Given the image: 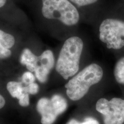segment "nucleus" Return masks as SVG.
<instances>
[{
    "mask_svg": "<svg viewBox=\"0 0 124 124\" xmlns=\"http://www.w3.org/2000/svg\"><path fill=\"white\" fill-rule=\"evenodd\" d=\"M83 48V41L78 36L71 37L64 42L56 64V70L64 79L78 71Z\"/></svg>",
    "mask_w": 124,
    "mask_h": 124,
    "instance_id": "1",
    "label": "nucleus"
},
{
    "mask_svg": "<svg viewBox=\"0 0 124 124\" xmlns=\"http://www.w3.org/2000/svg\"><path fill=\"white\" fill-rule=\"evenodd\" d=\"M103 72L101 67L95 63L87 66L65 85L67 95L70 100L78 101L89 91L90 87L102 79Z\"/></svg>",
    "mask_w": 124,
    "mask_h": 124,
    "instance_id": "2",
    "label": "nucleus"
},
{
    "mask_svg": "<svg viewBox=\"0 0 124 124\" xmlns=\"http://www.w3.org/2000/svg\"><path fill=\"white\" fill-rule=\"evenodd\" d=\"M42 15L49 20H56L67 26L75 25L79 20L77 9L70 0H42Z\"/></svg>",
    "mask_w": 124,
    "mask_h": 124,
    "instance_id": "3",
    "label": "nucleus"
},
{
    "mask_svg": "<svg viewBox=\"0 0 124 124\" xmlns=\"http://www.w3.org/2000/svg\"><path fill=\"white\" fill-rule=\"evenodd\" d=\"M100 39L108 49H120L124 46V21L106 18L100 25Z\"/></svg>",
    "mask_w": 124,
    "mask_h": 124,
    "instance_id": "4",
    "label": "nucleus"
},
{
    "mask_svg": "<svg viewBox=\"0 0 124 124\" xmlns=\"http://www.w3.org/2000/svg\"><path fill=\"white\" fill-rule=\"evenodd\" d=\"M96 110L103 116L104 124H122L124 122V100L113 98L108 101L101 98Z\"/></svg>",
    "mask_w": 124,
    "mask_h": 124,
    "instance_id": "5",
    "label": "nucleus"
},
{
    "mask_svg": "<svg viewBox=\"0 0 124 124\" xmlns=\"http://www.w3.org/2000/svg\"><path fill=\"white\" fill-rule=\"evenodd\" d=\"M38 66L35 71V77L39 81L46 82L48 75L55 64V59L52 51L46 50L39 56Z\"/></svg>",
    "mask_w": 124,
    "mask_h": 124,
    "instance_id": "6",
    "label": "nucleus"
},
{
    "mask_svg": "<svg viewBox=\"0 0 124 124\" xmlns=\"http://www.w3.org/2000/svg\"><path fill=\"white\" fill-rule=\"evenodd\" d=\"M37 110L41 114L42 124H52L59 116L51 99L42 98L39 101L36 106Z\"/></svg>",
    "mask_w": 124,
    "mask_h": 124,
    "instance_id": "7",
    "label": "nucleus"
},
{
    "mask_svg": "<svg viewBox=\"0 0 124 124\" xmlns=\"http://www.w3.org/2000/svg\"><path fill=\"white\" fill-rule=\"evenodd\" d=\"M39 56L28 48H25L23 51L20 57V63L27 67V69L31 72H35L38 66Z\"/></svg>",
    "mask_w": 124,
    "mask_h": 124,
    "instance_id": "8",
    "label": "nucleus"
},
{
    "mask_svg": "<svg viewBox=\"0 0 124 124\" xmlns=\"http://www.w3.org/2000/svg\"><path fill=\"white\" fill-rule=\"evenodd\" d=\"M24 87L20 82L12 81L8 83L7 88L12 97L16 98L18 100L24 93Z\"/></svg>",
    "mask_w": 124,
    "mask_h": 124,
    "instance_id": "9",
    "label": "nucleus"
},
{
    "mask_svg": "<svg viewBox=\"0 0 124 124\" xmlns=\"http://www.w3.org/2000/svg\"><path fill=\"white\" fill-rule=\"evenodd\" d=\"M51 101L59 115L62 114L67 108V102L64 98L59 94H55L51 98Z\"/></svg>",
    "mask_w": 124,
    "mask_h": 124,
    "instance_id": "10",
    "label": "nucleus"
},
{
    "mask_svg": "<svg viewBox=\"0 0 124 124\" xmlns=\"http://www.w3.org/2000/svg\"><path fill=\"white\" fill-rule=\"evenodd\" d=\"M114 75L118 83L124 85V57L119 59L116 63Z\"/></svg>",
    "mask_w": 124,
    "mask_h": 124,
    "instance_id": "11",
    "label": "nucleus"
},
{
    "mask_svg": "<svg viewBox=\"0 0 124 124\" xmlns=\"http://www.w3.org/2000/svg\"><path fill=\"white\" fill-rule=\"evenodd\" d=\"M0 43L5 48L10 49L15 44V39L13 35L0 29Z\"/></svg>",
    "mask_w": 124,
    "mask_h": 124,
    "instance_id": "12",
    "label": "nucleus"
},
{
    "mask_svg": "<svg viewBox=\"0 0 124 124\" xmlns=\"http://www.w3.org/2000/svg\"><path fill=\"white\" fill-rule=\"evenodd\" d=\"M22 82L26 85H28L31 83H34L36 80V77L31 71H28L23 74L22 75Z\"/></svg>",
    "mask_w": 124,
    "mask_h": 124,
    "instance_id": "13",
    "label": "nucleus"
},
{
    "mask_svg": "<svg viewBox=\"0 0 124 124\" xmlns=\"http://www.w3.org/2000/svg\"><path fill=\"white\" fill-rule=\"evenodd\" d=\"M66 124H100L99 122L93 117H87L83 122H79L75 119L70 120Z\"/></svg>",
    "mask_w": 124,
    "mask_h": 124,
    "instance_id": "14",
    "label": "nucleus"
},
{
    "mask_svg": "<svg viewBox=\"0 0 124 124\" xmlns=\"http://www.w3.org/2000/svg\"><path fill=\"white\" fill-rule=\"evenodd\" d=\"M39 90V87L38 85L35 82L31 83L24 87L25 92L28 93L29 94H32V95L36 94L38 93Z\"/></svg>",
    "mask_w": 124,
    "mask_h": 124,
    "instance_id": "15",
    "label": "nucleus"
},
{
    "mask_svg": "<svg viewBox=\"0 0 124 124\" xmlns=\"http://www.w3.org/2000/svg\"><path fill=\"white\" fill-rule=\"evenodd\" d=\"M19 105L23 107H27L29 105V97L28 93L25 92L18 99Z\"/></svg>",
    "mask_w": 124,
    "mask_h": 124,
    "instance_id": "16",
    "label": "nucleus"
},
{
    "mask_svg": "<svg viewBox=\"0 0 124 124\" xmlns=\"http://www.w3.org/2000/svg\"><path fill=\"white\" fill-rule=\"evenodd\" d=\"M70 1L78 7H85L94 4L98 0H70Z\"/></svg>",
    "mask_w": 124,
    "mask_h": 124,
    "instance_id": "17",
    "label": "nucleus"
},
{
    "mask_svg": "<svg viewBox=\"0 0 124 124\" xmlns=\"http://www.w3.org/2000/svg\"><path fill=\"white\" fill-rule=\"evenodd\" d=\"M12 52L9 49L5 48L0 43V59L8 58L11 56Z\"/></svg>",
    "mask_w": 124,
    "mask_h": 124,
    "instance_id": "18",
    "label": "nucleus"
},
{
    "mask_svg": "<svg viewBox=\"0 0 124 124\" xmlns=\"http://www.w3.org/2000/svg\"><path fill=\"white\" fill-rule=\"evenodd\" d=\"M5 105V100L2 95H0V109L2 108Z\"/></svg>",
    "mask_w": 124,
    "mask_h": 124,
    "instance_id": "19",
    "label": "nucleus"
},
{
    "mask_svg": "<svg viewBox=\"0 0 124 124\" xmlns=\"http://www.w3.org/2000/svg\"><path fill=\"white\" fill-rule=\"evenodd\" d=\"M6 2H7V0H0V8L4 7Z\"/></svg>",
    "mask_w": 124,
    "mask_h": 124,
    "instance_id": "20",
    "label": "nucleus"
}]
</instances>
